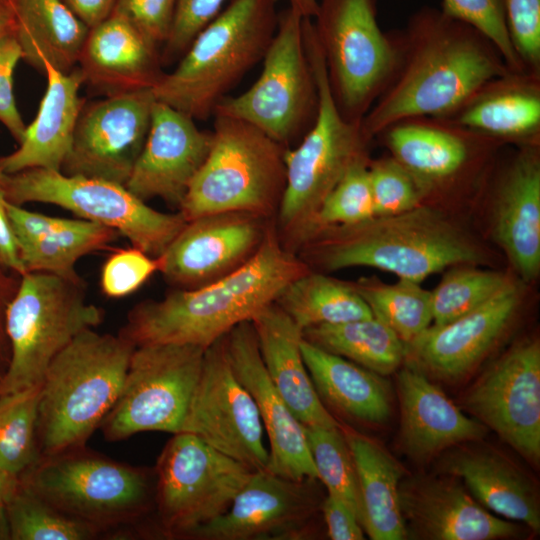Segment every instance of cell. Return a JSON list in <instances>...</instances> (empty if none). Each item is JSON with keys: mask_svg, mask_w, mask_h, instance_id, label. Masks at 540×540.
I'll return each mask as SVG.
<instances>
[{"mask_svg": "<svg viewBox=\"0 0 540 540\" xmlns=\"http://www.w3.org/2000/svg\"><path fill=\"white\" fill-rule=\"evenodd\" d=\"M176 3L177 0H117L112 12L126 17L161 47L170 33Z\"/></svg>", "mask_w": 540, "mask_h": 540, "instance_id": "681fc988", "label": "cell"}, {"mask_svg": "<svg viewBox=\"0 0 540 540\" xmlns=\"http://www.w3.org/2000/svg\"><path fill=\"white\" fill-rule=\"evenodd\" d=\"M205 350L189 344L136 346L118 398L99 425L104 438L181 432Z\"/></svg>", "mask_w": 540, "mask_h": 540, "instance_id": "5bb4252c", "label": "cell"}, {"mask_svg": "<svg viewBox=\"0 0 540 540\" xmlns=\"http://www.w3.org/2000/svg\"><path fill=\"white\" fill-rule=\"evenodd\" d=\"M441 10L485 35L511 71H525L509 38L503 0H442Z\"/></svg>", "mask_w": 540, "mask_h": 540, "instance_id": "f6af8a7d", "label": "cell"}, {"mask_svg": "<svg viewBox=\"0 0 540 540\" xmlns=\"http://www.w3.org/2000/svg\"><path fill=\"white\" fill-rule=\"evenodd\" d=\"M494 234L523 280L540 271V157L523 146L501 174L494 199Z\"/></svg>", "mask_w": 540, "mask_h": 540, "instance_id": "4316f807", "label": "cell"}, {"mask_svg": "<svg viewBox=\"0 0 540 540\" xmlns=\"http://www.w3.org/2000/svg\"><path fill=\"white\" fill-rule=\"evenodd\" d=\"M10 7L23 60L42 71L45 63L65 73L75 68L89 27L63 0H10Z\"/></svg>", "mask_w": 540, "mask_h": 540, "instance_id": "836d02e7", "label": "cell"}, {"mask_svg": "<svg viewBox=\"0 0 540 540\" xmlns=\"http://www.w3.org/2000/svg\"><path fill=\"white\" fill-rule=\"evenodd\" d=\"M252 472L199 437L175 433L154 469L159 533L169 538H188L228 510Z\"/></svg>", "mask_w": 540, "mask_h": 540, "instance_id": "4fadbf2b", "label": "cell"}, {"mask_svg": "<svg viewBox=\"0 0 540 540\" xmlns=\"http://www.w3.org/2000/svg\"><path fill=\"white\" fill-rule=\"evenodd\" d=\"M289 8L299 13L302 17L312 18L318 8V0H287Z\"/></svg>", "mask_w": 540, "mask_h": 540, "instance_id": "6f0895ef", "label": "cell"}, {"mask_svg": "<svg viewBox=\"0 0 540 540\" xmlns=\"http://www.w3.org/2000/svg\"><path fill=\"white\" fill-rule=\"evenodd\" d=\"M519 305V289L511 282L472 311L446 324L431 325L406 345V357L437 379H461L495 346Z\"/></svg>", "mask_w": 540, "mask_h": 540, "instance_id": "7402d4cb", "label": "cell"}, {"mask_svg": "<svg viewBox=\"0 0 540 540\" xmlns=\"http://www.w3.org/2000/svg\"><path fill=\"white\" fill-rule=\"evenodd\" d=\"M47 88L33 122L26 126L18 149L0 158V170L14 174L31 168L61 171L85 100L79 96L83 77L78 67L61 72L44 64Z\"/></svg>", "mask_w": 540, "mask_h": 540, "instance_id": "4dcf8cb0", "label": "cell"}, {"mask_svg": "<svg viewBox=\"0 0 540 540\" xmlns=\"http://www.w3.org/2000/svg\"><path fill=\"white\" fill-rule=\"evenodd\" d=\"M512 281L503 273L458 265L431 292L432 325L446 324L479 307Z\"/></svg>", "mask_w": 540, "mask_h": 540, "instance_id": "b9f144b4", "label": "cell"}, {"mask_svg": "<svg viewBox=\"0 0 540 540\" xmlns=\"http://www.w3.org/2000/svg\"><path fill=\"white\" fill-rule=\"evenodd\" d=\"M89 29L105 20L113 11L117 0H63Z\"/></svg>", "mask_w": 540, "mask_h": 540, "instance_id": "11a10c76", "label": "cell"}, {"mask_svg": "<svg viewBox=\"0 0 540 540\" xmlns=\"http://www.w3.org/2000/svg\"><path fill=\"white\" fill-rule=\"evenodd\" d=\"M303 338L382 376L396 371L406 358V344L374 316L312 326L303 330Z\"/></svg>", "mask_w": 540, "mask_h": 540, "instance_id": "d590c367", "label": "cell"}, {"mask_svg": "<svg viewBox=\"0 0 540 540\" xmlns=\"http://www.w3.org/2000/svg\"><path fill=\"white\" fill-rule=\"evenodd\" d=\"M5 208L26 272L80 279L76 262L84 255L106 249L120 235L93 221L32 212L6 199Z\"/></svg>", "mask_w": 540, "mask_h": 540, "instance_id": "83f0119b", "label": "cell"}, {"mask_svg": "<svg viewBox=\"0 0 540 540\" xmlns=\"http://www.w3.org/2000/svg\"><path fill=\"white\" fill-rule=\"evenodd\" d=\"M10 0H0V4H9Z\"/></svg>", "mask_w": 540, "mask_h": 540, "instance_id": "6125c7cd", "label": "cell"}, {"mask_svg": "<svg viewBox=\"0 0 540 540\" xmlns=\"http://www.w3.org/2000/svg\"><path fill=\"white\" fill-rule=\"evenodd\" d=\"M407 538L494 540L518 535V526L495 516L452 479L414 476L399 484Z\"/></svg>", "mask_w": 540, "mask_h": 540, "instance_id": "603a6c76", "label": "cell"}, {"mask_svg": "<svg viewBox=\"0 0 540 540\" xmlns=\"http://www.w3.org/2000/svg\"><path fill=\"white\" fill-rule=\"evenodd\" d=\"M465 408L533 464L540 459V344L512 346L471 385Z\"/></svg>", "mask_w": 540, "mask_h": 540, "instance_id": "2e32d148", "label": "cell"}, {"mask_svg": "<svg viewBox=\"0 0 540 540\" xmlns=\"http://www.w3.org/2000/svg\"><path fill=\"white\" fill-rule=\"evenodd\" d=\"M82 278L26 272L8 304L5 329L10 357L0 393L40 385L51 361L81 332L94 329L104 311L89 303Z\"/></svg>", "mask_w": 540, "mask_h": 540, "instance_id": "9c48e42d", "label": "cell"}, {"mask_svg": "<svg viewBox=\"0 0 540 540\" xmlns=\"http://www.w3.org/2000/svg\"><path fill=\"white\" fill-rule=\"evenodd\" d=\"M400 443L414 460L424 461L460 444L479 441L488 428L457 407L427 374L409 362L398 374Z\"/></svg>", "mask_w": 540, "mask_h": 540, "instance_id": "d4e9b609", "label": "cell"}, {"mask_svg": "<svg viewBox=\"0 0 540 540\" xmlns=\"http://www.w3.org/2000/svg\"><path fill=\"white\" fill-rule=\"evenodd\" d=\"M20 59H22V51L13 32L1 36L0 122L18 143L22 140L26 129V125L17 109L13 91V74Z\"/></svg>", "mask_w": 540, "mask_h": 540, "instance_id": "f907efd6", "label": "cell"}, {"mask_svg": "<svg viewBox=\"0 0 540 540\" xmlns=\"http://www.w3.org/2000/svg\"><path fill=\"white\" fill-rule=\"evenodd\" d=\"M5 507L11 540L100 538L97 530L61 512L22 483Z\"/></svg>", "mask_w": 540, "mask_h": 540, "instance_id": "ab89813d", "label": "cell"}, {"mask_svg": "<svg viewBox=\"0 0 540 540\" xmlns=\"http://www.w3.org/2000/svg\"><path fill=\"white\" fill-rule=\"evenodd\" d=\"M229 364L252 396L269 441L266 470L301 481L318 480L303 425L271 381L260 355L251 321H245L224 336Z\"/></svg>", "mask_w": 540, "mask_h": 540, "instance_id": "ffe728a7", "label": "cell"}, {"mask_svg": "<svg viewBox=\"0 0 540 540\" xmlns=\"http://www.w3.org/2000/svg\"><path fill=\"white\" fill-rule=\"evenodd\" d=\"M334 101L344 118L361 122L387 85L396 46L377 19V0H318L311 18Z\"/></svg>", "mask_w": 540, "mask_h": 540, "instance_id": "30bf717a", "label": "cell"}, {"mask_svg": "<svg viewBox=\"0 0 540 540\" xmlns=\"http://www.w3.org/2000/svg\"><path fill=\"white\" fill-rule=\"evenodd\" d=\"M268 470L253 471L228 510L194 530L187 539H297L321 507L312 485Z\"/></svg>", "mask_w": 540, "mask_h": 540, "instance_id": "d6986e66", "label": "cell"}, {"mask_svg": "<svg viewBox=\"0 0 540 540\" xmlns=\"http://www.w3.org/2000/svg\"><path fill=\"white\" fill-rule=\"evenodd\" d=\"M20 481L102 536H131L154 508V471L85 447L41 456Z\"/></svg>", "mask_w": 540, "mask_h": 540, "instance_id": "8992f818", "label": "cell"}, {"mask_svg": "<svg viewBox=\"0 0 540 540\" xmlns=\"http://www.w3.org/2000/svg\"><path fill=\"white\" fill-rule=\"evenodd\" d=\"M311 255L323 269L373 267L421 282L443 269L481 263L477 242L440 211L419 205L406 212L319 231Z\"/></svg>", "mask_w": 540, "mask_h": 540, "instance_id": "3957f363", "label": "cell"}, {"mask_svg": "<svg viewBox=\"0 0 540 540\" xmlns=\"http://www.w3.org/2000/svg\"><path fill=\"white\" fill-rule=\"evenodd\" d=\"M265 369L303 426L341 427L319 398L301 351L302 329L273 302L251 320Z\"/></svg>", "mask_w": 540, "mask_h": 540, "instance_id": "f1b7e54d", "label": "cell"}, {"mask_svg": "<svg viewBox=\"0 0 540 540\" xmlns=\"http://www.w3.org/2000/svg\"><path fill=\"white\" fill-rule=\"evenodd\" d=\"M358 477L362 527L373 540L407 538L399 506V463L376 441L342 427Z\"/></svg>", "mask_w": 540, "mask_h": 540, "instance_id": "e575fe53", "label": "cell"}, {"mask_svg": "<svg viewBox=\"0 0 540 540\" xmlns=\"http://www.w3.org/2000/svg\"><path fill=\"white\" fill-rule=\"evenodd\" d=\"M327 534L332 540H362L363 527L352 508L343 500L328 494L320 507Z\"/></svg>", "mask_w": 540, "mask_h": 540, "instance_id": "816d5d0a", "label": "cell"}, {"mask_svg": "<svg viewBox=\"0 0 540 540\" xmlns=\"http://www.w3.org/2000/svg\"><path fill=\"white\" fill-rule=\"evenodd\" d=\"M308 271L268 227L258 250L239 268L205 286L175 288L160 300L138 303L119 334L135 346L189 344L207 349L276 302L290 282Z\"/></svg>", "mask_w": 540, "mask_h": 540, "instance_id": "7a4b0ae2", "label": "cell"}, {"mask_svg": "<svg viewBox=\"0 0 540 540\" xmlns=\"http://www.w3.org/2000/svg\"><path fill=\"white\" fill-rule=\"evenodd\" d=\"M156 97L152 88L85 104L61 172L124 185L146 142Z\"/></svg>", "mask_w": 540, "mask_h": 540, "instance_id": "e0dca14e", "label": "cell"}, {"mask_svg": "<svg viewBox=\"0 0 540 540\" xmlns=\"http://www.w3.org/2000/svg\"><path fill=\"white\" fill-rule=\"evenodd\" d=\"M40 385L0 393V467L21 476L39 458Z\"/></svg>", "mask_w": 540, "mask_h": 540, "instance_id": "f35d334b", "label": "cell"}, {"mask_svg": "<svg viewBox=\"0 0 540 540\" xmlns=\"http://www.w3.org/2000/svg\"><path fill=\"white\" fill-rule=\"evenodd\" d=\"M181 432H188L253 471L266 470L269 450L257 406L234 374L224 337L204 353Z\"/></svg>", "mask_w": 540, "mask_h": 540, "instance_id": "9a60e30c", "label": "cell"}, {"mask_svg": "<svg viewBox=\"0 0 540 540\" xmlns=\"http://www.w3.org/2000/svg\"><path fill=\"white\" fill-rule=\"evenodd\" d=\"M3 177H4V173L1 172V170H0V191H1V183H2Z\"/></svg>", "mask_w": 540, "mask_h": 540, "instance_id": "94428289", "label": "cell"}, {"mask_svg": "<svg viewBox=\"0 0 540 540\" xmlns=\"http://www.w3.org/2000/svg\"><path fill=\"white\" fill-rule=\"evenodd\" d=\"M158 270V259L136 247L116 250L102 267V291L111 298L127 296L140 288Z\"/></svg>", "mask_w": 540, "mask_h": 540, "instance_id": "c3c4849f", "label": "cell"}, {"mask_svg": "<svg viewBox=\"0 0 540 540\" xmlns=\"http://www.w3.org/2000/svg\"><path fill=\"white\" fill-rule=\"evenodd\" d=\"M14 18L9 4H0V37L13 32Z\"/></svg>", "mask_w": 540, "mask_h": 540, "instance_id": "680465c9", "label": "cell"}, {"mask_svg": "<svg viewBox=\"0 0 540 540\" xmlns=\"http://www.w3.org/2000/svg\"><path fill=\"white\" fill-rule=\"evenodd\" d=\"M373 316L407 345L432 325L431 292L419 282L399 279L392 284L362 279L355 286Z\"/></svg>", "mask_w": 540, "mask_h": 540, "instance_id": "74e56055", "label": "cell"}, {"mask_svg": "<svg viewBox=\"0 0 540 540\" xmlns=\"http://www.w3.org/2000/svg\"><path fill=\"white\" fill-rule=\"evenodd\" d=\"M276 303L302 331L316 325L373 317L354 286L310 271L290 282Z\"/></svg>", "mask_w": 540, "mask_h": 540, "instance_id": "8d00e7d4", "label": "cell"}, {"mask_svg": "<svg viewBox=\"0 0 540 540\" xmlns=\"http://www.w3.org/2000/svg\"><path fill=\"white\" fill-rule=\"evenodd\" d=\"M375 216L393 215L421 205L425 196L416 179L392 156L369 160Z\"/></svg>", "mask_w": 540, "mask_h": 540, "instance_id": "ee69618b", "label": "cell"}, {"mask_svg": "<svg viewBox=\"0 0 540 540\" xmlns=\"http://www.w3.org/2000/svg\"><path fill=\"white\" fill-rule=\"evenodd\" d=\"M303 38L317 84L318 110L299 144L285 151L286 185L277 210L282 229L298 241L349 168L369 158L371 142L361 122L344 118L334 101L311 18L303 19Z\"/></svg>", "mask_w": 540, "mask_h": 540, "instance_id": "ba28073f", "label": "cell"}, {"mask_svg": "<svg viewBox=\"0 0 540 540\" xmlns=\"http://www.w3.org/2000/svg\"><path fill=\"white\" fill-rule=\"evenodd\" d=\"M304 363L322 403L357 422L382 424L391 414V393L382 375L302 339Z\"/></svg>", "mask_w": 540, "mask_h": 540, "instance_id": "d6a6232c", "label": "cell"}, {"mask_svg": "<svg viewBox=\"0 0 540 540\" xmlns=\"http://www.w3.org/2000/svg\"><path fill=\"white\" fill-rule=\"evenodd\" d=\"M135 348L119 333L87 329L51 361L40 383V457L86 446L117 400Z\"/></svg>", "mask_w": 540, "mask_h": 540, "instance_id": "277c9868", "label": "cell"}, {"mask_svg": "<svg viewBox=\"0 0 540 540\" xmlns=\"http://www.w3.org/2000/svg\"><path fill=\"white\" fill-rule=\"evenodd\" d=\"M264 219L246 212H222L187 221L157 257L158 271L177 289L210 284L255 254L268 229Z\"/></svg>", "mask_w": 540, "mask_h": 540, "instance_id": "ac0fdd59", "label": "cell"}, {"mask_svg": "<svg viewBox=\"0 0 540 540\" xmlns=\"http://www.w3.org/2000/svg\"><path fill=\"white\" fill-rule=\"evenodd\" d=\"M227 1L177 0L170 33L162 45V64L177 62L196 35L221 12Z\"/></svg>", "mask_w": 540, "mask_h": 540, "instance_id": "7dc6e473", "label": "cell"}, {"mask_svg": "<svg viewBox=\"0 0 540 540\" xmlns=\"http://www.w3.org/2000/svg\"><path fill=\"white\" fill-rule=\"evenodd\" d=\"M287 8L262 59L257 80L243 93L225 97L214 114L247 122L289 148L312 126L318 90L303 38V19Z\"/></svg>", "mask_w": 540, "mask_h": 540, "instance_id": "7c38bea8", "label": "cell"}, {"mask_svg": "<svg viewBox=\"0 0 540 540\" xmlns=\"http://www.w3.org/2000/svg\"><path fill=\"white\" fill-rule=\"evenodd\" d=\"M212 132L160 101L155 102L149 133L125 187L143 201L161 198L180 207L203 165Z\"/></svg>", "mask_w": 540, "mask_h": 540, "instance_id": "44dd1931", "label": "cell"}, {"mask_svg": "<svg viewBox=\"0 0 540 540\" xmlns=\"http://www.w3.org/2000/svg\"><path fill=\"white\" fill-rule=\"evenodd\" d=\"M513 49L526 72L540 75V0H503Z\"/></svg>", "mask_w": 540, "mask_h": 540, "instance_id": "bcb514c9", "label": "cell"}, {"mask_svg": "<svg viewBox=\"0 0 540 540\" xmlns=\"http://www.w3.org/2000/svg\"><path fill=\"white\" fill-rule=\"evenodd\" d=\"M77 65L83 84L104 97L153 89L164 74L160 46L117 12L89 29Z\"/></svg>", "mask_w": 540, "mask_h": 540, "instance_id": "cb8c5ba5", "label": "cell"}, {"mask_svg": "<svg viewBox=\"0 0 540 540\" xmlns=\"http://www.w3.org/2000/svg\"><path fill=\"white\" fill-rule=\"evenodd\" d=\"M208 155L179 207L186 221L222 212L267 217L286 185V147L253 125L215 114Z\"/></svg>", "mask_w": 540, "mask_h": 540, "instance_id": "52a82bcc", "label": "cell"}, {"mask_svg": "<svg viewBox=\"0 0 540 540\" xmlns=\"http://www.w3.org/2000/svg\"><path fill=\"white\" fill-rule=\"evenodd\" d=\"M7 271L0 266V365L5 361L8 366L10 349L5 329L6 309L18 289L21 276L15 279ZM1 378L0 375V381Z\"/></svg>", "mask_w": 540, "mask_h": 540, "instance_id": "db71d44e", "label": "cell"}, {"mask_svg": "<svg viewBox=\"0 0 540 540\" xmlns=\"http://www.w3.org/2000/svg\"><path fill=\"white\" fill-rule=\"evenodd\" d=\"M20 477L0 467V505L6 506L20 487Z\"/></svg>", "mask_w": 540, "mask_h": 540, "instance_id": "9f6ffc18", "label": "cell"}, {"mask_svg": "<svg viewBox=\"0 0 540 540\" xmlns=\"http://www.w3.org/2000/svg\"><path fill=\"white\" fill-rule=\"evenodd\" d=\"M369 160H361L349 168L325 197L300 241H308L323 229L349 226L375 216Z\"/></svg>", "mask_w": 540, "mask_h": 540, "instance_id": "7bdbcfd3", "label": "cell"}, {"mask_svg": "<svg viewBox=\"0 0 540 540\" xmlns=\"http://www.w3.org/2000/svg\"><path fill=\"white\" fill-rule=\"evenodd\" d=\"M0 266L19 276L26 273L15 234L10 224L5 198L0 191Z\"/></svg>", "mask_w": 540, "mask_h": 540, "instance_id": "f5cc1de1", "label": "cell"}, {"mask_svg": "<svg viewBox=\"0 0 540 540\" xmlns=\"http://www.w3.org/2000/svg\"><path fill=\"white\" fill-rule=\"evenodd\" d=\"M309 451L320 480L328 494L349 505L362 525V505L354 461L342 426L327 428L303 426Z\"/></svg>", "mask_w": 540, "mask_h": 540, "instance_id": "60d3db41", "label": "cell"}, {"mask_svg": "<svg viewBox=\"0 0 540 540\" xmlns=\"http://www.w3.org/2000/svg\"><path fill=\"white\" fill-rule=\"evenodd\" d=\"M1 191L16 205L50 203L110 227L153 258L165 251L187 223L180 212L157 211L124 185L58 170L31 168L4 174Z\"/></svg>", "mask_w": 540, "mask_h": 540, "instance_id": "8fae6325", "label": "cell"}, {"mask_svg": "<svg viewBox=\"0 0 540 540\" xmlns=\"http://www.w3.org/2000/svg\"><path fill=\"white\" fill-rule=\"evenodd\" d=\"M439 119L494 143L538 146L540 75L510 71L485 83Z\"/></svg>", "mask_w": 540, "mask_h": 540, "instance_id": "484cf974", "label": "cell"}, {"mask_svg": "<svg viewBox=\"0 0 540 540\" xmlns=\"http://www.w3.org/2000/svg\"><path fill=\"white\" fill-rule=\"evenodd\" d=\"M277 0H230L154 86L157 101L194 120L218 104L262 61L277 28Z\"/></svg>", "mask_w": 540, "mask_h": 540, "instance_id": "5b68a950", "label": "cell"}, {"mask_svg": "<svg viewBox=\"0 0 540 540\" xmlns=\"http://www.w3.org/2000/svg\"><path fill=\"white\" fill-rule=\"evenodd\" d=\"M379 136L385 138L391 156L416 179L425 195L467 167L473 145L481 138L430 117L400 121Z\"/></svg>", "mask_w": 540, "mask_h": 540, "instance_id": "1f68e13d", "label": "cell"}, {"mask_svg": "<svg viewBox=\"0 0 540 540\" xmlns=\"http://www.w3.org/2000/svg\"><path fill=\"white\" fill-rule=\"evenodd\" d=\"M396 63L382 93L361 121L373 140L410 118H443L488 81L511 70L494 44L470 24L424 6L390 32Z\"/></svg>", "mask_w": 540, "mask_h": 540, "instance_id": "6da1fadb", "label": "cell"}, {"mask_svg": "<svg viewBox=\"0 0 540 540\" xmlns=\"http://www.w3.org/2000/svg\"><path fill=\"white\" fill-rule=\"evenodd\" d=\"M10 528L6 512V507L0 505V540H10Z\"/></svg>", "mask_w": 540, "mask_h": 540, "instance_id": "91938a15", "label": "cell"}, {"mask_svg": "<svg viewBox=\"0 0 540 540\" xmlns=\"http://www.w3.org/2000/svg\"><path fill=\"white\" fill-rule=\"evenodd\" d=\"M440 461V470L464 481L487 510L540 531L537 489L530 478L500 452L476 444H460Z\"/></svg>", "mask_w": 540, "mask_h": 540, "instance_id": "f546056e", "label": "cell"}]
</instances>
